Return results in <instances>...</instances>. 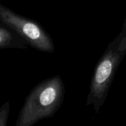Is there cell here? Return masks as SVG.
<instances>
[{"instance_id":"1","label":"cell","mask_w":126,"mask_h":126,"mask_svg":"<svg viewBox=\"0 0 126 126\" xmlns=\"http://www.w3.org/2000/svg\"><path fill=\"white\" fill-rule=\"evenodd\" d=\"M62 92L63 83L59 76L41 83L28 96L16 126H32L38 120L52 114L58 106Z\"/></svg>"},{"instance_id":"4","label":"cell","mask_w":126,"mask_h":126,"mask_svg":"<svg viewBox=\"0 0 126 126\" xmlns=\"http://www.w3.org/2000/svg\"><path fill=\"white\" fill-rule=\"evenodd\" d=\"M7 111H8V108L6 109H2L0 111V126H6Z\"/></svg>"},{"instance_id":"2","label":"cell","mask_w":126,"mask_h":126,"mask_svg":"<svg viewBox=\"0 0 126 126\" xmlns=\"http://www.w3.org/2000/svg\"><path fill=\"white\" fill-rule=\"evenodd\" d=\"M0 21L16 32L32 48L52 53L55 50L53 41L38 22L22 16L0 4Z\"/></svg>"},{"instance_id":"3","label":"cell","mask_w":126,"mask_h":126,"mask_svg":"<svg viewBox=\"0 0 126 126\" xmlns=\"http://www.w3.org/2000/svg\"><path fill=\"white\" fill-rule=\"evenodd\" d=\"M24 41L8 27H0V49L24 48Z\"/></svg>"}]
</instances>
